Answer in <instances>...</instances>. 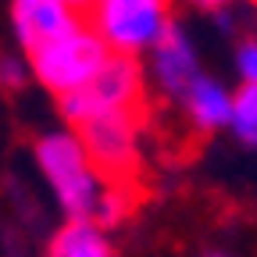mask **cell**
<instances>
[{
	"label": "cell",
	"mask_w": 257,
	"mask_h": 257,
	"mask_svg": "<svg viewBox=\"0 0 257 257\" xmlns=\"http://www.w3.org/2000/svg\"><path fill=\"white\" fill-rule=\"evenodd\" d=\"M11 22H15L18 43L32 54L61 36H68L75 25H82V15L79 8L64 4V0H15Z\"/></svg>",
	"instance_id": "obj_6"
},
{
	"label": "cell",
	"mask_w": 257,
	"mask_h": 257,
	"mask_svg": "<svg viewBox=\"0 0 257 257\" xmlns=\"http://www.w3.org/2000/svg\"><path fill=\"white\" fill-rule=\"evenodd\" d=\"M204 257H225V253H204Z\"/></svg>",
	"instance_id": "obj_15"
},
{
	"label": "cell",
	"mask_w": 257,
	"mask_h": 257,
	"mask_svg": "<svg viewBox=\"0 0 257 257\" xmlns=\"http://www.w3.org/2000/svg\"><path fill=\"white\" fill-rule=\"evenodd\" d=\"M236 72L243 86H257V36H246L236 43Z\"/></svg>",
	"instance_id": "obj_11"
},
{
	"label": "cell",
	"mask_w": 257,
	"mask_h": 257,
	"mask_svg": "<svg viewBox=\"0 0 257 257\" xmlns=\"http://www.w3.org/2000/svg\"><path fill=\"white\" fill-rule=\"evenodd\" d=\"M186 104V118L197 133H218V128L232 125V93L225 89L218 79L200 75L182 96Z\"/></svg>",
	"instance_id": "obj_8"
},
{
	"label": "cell",
	"mask_w": 257,
	"mask_h": 257,
	"mask_svg": "<svg viewBox=\"0 0 257 257\" xmlns=\"http://www.w3.org/2000/svg\"><path fill=\"white\" fill-rule=\"evenodd\" d=\"M50 257H114V246L93 221H68L50 243Z\"/></svg>",
	"instance_id": "obj_9"
},
{
	"label": "cell",
	"mask_w": 257,
	"mask_h": 257,
	"mask_svg": "<svg viewBox=\"0 0 257 257\" xmlns=\"http://www.w3.org/2000/svg\"><path fill=\"white\" fill-rule=\"evenodd\" d=\"M89 25L114 57L136 61L168 32V0H89Z\"/></svg>",
	"instance_id": "obj_3"
},
{
	"label": "cell",
	"mask_w": 257,
	"mask_h": 257,
	"mask_svg": "<svg viewBox=\"0 0 257 257\" xmlns=\"http://www.w3.org/2000/svg\"><path fill=\"white\" fill-rule=\"evenodd\" d=\"M29 75V64L18 61V57H0V86H8V89H18Z\"/></svg>",
	"instance_id": "obj_12"
},
{
	"label": "cell",
	"mask_w": 257,
	"mask_h": 257,
	"mask_svg": "<svg viewBox=\"0 0 257 257\" xmlns=\"http://www.w3.org/2000/svg\"><path fill=\"white\" fill-rule=\"evenodd\" d=\"M114 54L107 50V43L100 36H96V29L89 22H82V25H75L68 32V36L32 50L29 64H32V75H36L50 93L68 96V93H79L82 86H89L104 72V64Z\"/></svg>",
	"instance_id": "obj_2"
},
{
	"label": "cell",
	"mask_w": 257,
	"mask_h": 257,
	"mask_svg": "<svg viewBox=\"0 0 257 257\" xmlns=\"http://www.w3.org/2000/svg\"><path fill=\"white\" fill-rule=\"evenodd\" d=\"M36 161L54 186L61 207L68 211L72 221H93V225H111L125 214L128 193L121 182L107 179L93 165V157L79 133H50L36 143Z\"/></svg>",
	"instance_id": "obj_1"
},
{
	"label": "cell",
	"mask_w": 257,
	"mask_h": 257,
	"mask_svg": "<svg viewBox=\"0 0 257 257\" xmlns=\"http://www.w3.org/2000/svg\"><path fill=\"white\" fill-rule=\"evenodd\" d=\"M136 114H111V118H96L79 128V140L86 143L93 165L100 168L107 179L121 182L128 172L136 168Z\"/></svg>",
	"instance_id": "obj_5"
},
{
	"label": "cell",
	"mask_w": 257,
	"mask_h": 257,
	"mask_svg": "<svg viewBox=\"0 0 257 257\" xmlns=\"http://www.w3.org/2000/svg\"><path fill=\"white\" fill-rule=\"evenodd\" d=\"M232 133L239 143L257 147V86H239L232 93Z\"/></svg>",
	"instance_id": "obj_10"
},
{
	"label": "cell",
	"mask_w": 257,
	"mask_h": 257,
	"mask_svg": "<svg viewBox=\"0 0 257 257\" xmlns=\"http://www.w3.org/2000/svg\"><path fill=\"white\" fill-rule=\"evenodd\" d=\"M143 100V72L133 57H111L104 64V72L96 75L89 86L79 93L61 96V111L75 128L96 121V118H111V114H136Z\"/></svg>",
	"instance_id": "obj_4"
},
{
	"label": "cell",
	"mask_w": 257,
	"mask_h": 257,
	"mask_svg": "<svg viewBox=\"0 0 257 257\" xmlns=\"http://www.w3.org/2000/svg\"><path fill=\"white\" fill-rule=\"evenodd\" d=\"M64 4H72V8H89V0H64Z\"/></svg>",
	"instance_id": "obj_14"
},
{
	"label": "cell",
	"mask_w": 257,
	"mask_h": 257,
	"mask_svg": "<svg viewBox=\"0 0 257 257\" xmlns=\"http://www.w3.org/2000/svg\"><path fill=\"white\" fill-rule=\"evenodd\" d=\"M150 68L157 86L168 96H186V89L200 79V61H197V47L186 32L172 22L168 32L157 40V47L150 50Z\"/></svg>",
	"instance_id": "obj_7"
},
{
	"label": "cell",
	"mask_w": 257,
	"mask_h": 257,
	"mask_svg": "<svg viewBox=\"0 0 257 257\" xmlns=\"http://www.w3.org/2000/svg\"><path fill=\"white\" fill-rule=\"evenodd\" d=\"M193 4H200V8H211V11H221V8L236 4V0H193Z\"/></svg>",
	"instance_id": "obj_13"
}]
</instances>
